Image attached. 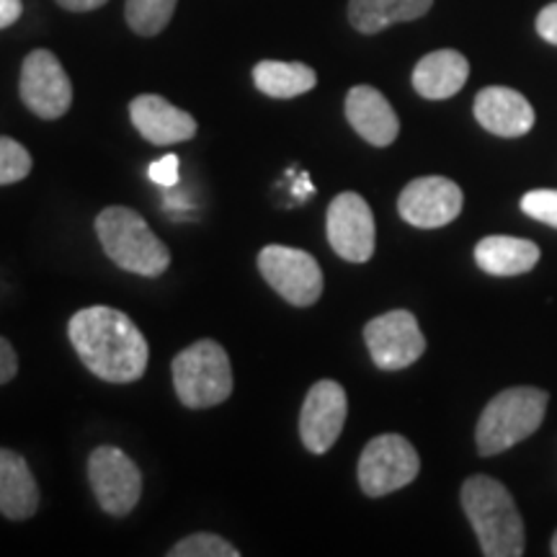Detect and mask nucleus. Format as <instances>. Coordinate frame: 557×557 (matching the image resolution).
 <instances>
[{"instance_id":"f257e3e1","label":"nucleus","mask_w":557,"mask_h":557,"mask_svg":"<svg viewBox=\"0 0 557 557\" xmlns=\"http://www.w3.org/2000/svg\"><path fill=\"white\" fill-rule=\"evenodd\" d=\"M67 336L83 364L103 382L129 385L148 369V341L122 310L107 305L83 308L70 318Z\"/></svg>"},{"instance_id":"f03ea898","label":"nucleus","mask_w":557,"mask_h":557,"mask_svg":"<svg viewBox=\"0 0 557 557\" xmlns=\"http://www.w3.org/2000/svg\"><path fill=\"white\" fill-rule=\"evenodd\" d=\"M462 508L485 557L524 555V521L504 483L487 475L468 478L462 485Z\"/></svg>"},{"instance_id":"7ed1b4c3","label":"nucleus","mask_w":557,"mask_h":557,"mask_svg":"<svg viewBox=\"0 0 557 557\" xmlns=\"http://www.w3.org/2000/svg\"><path fill=\"white\" fill-rule=\"evenodd\" d=\"M103 253L129 274L156 278L171 267V250L135 209L107 207L96 218Z\"/></svg>"},{"instance_id":"20e7f679","label":"nucleus","mask_w":557,"mask_h":557,"mask_svg":"<svg viewBox=\"0 0 557 557\" xmlns=\"http://www.w3.org/2000/svg\"><path fill=\"white\" fill-rule=\"evenodd\" d=\"M549 395L537 387H511L496 395L480 413L475 442L483 457L500 455L542 426Z\"/></svg>"},{"instance_id":"39448f33","label":"nucleus","mask_w":557,"mask_h":557,"mask_svg":"<svg viewBox=\"0 0 557 557\" xmlns=\"http://www.w3.org/2000/svg\"><path fill=\"white\" fill-rule=\"evenodd\" d=\"M173 387L186 408L205 410L225 403L233 395V367L218 341L201 338L186 346L171 361Z\"/></svg>"},{"instance_id":"423d86ee","label":"nucleus","mask_w":557,"mask_h":557,"mask_svg":"<svg viewBox=\"0 0 557 557\" xmlns=\"http://www.w3.org/2000/svg\"><path fill=\"white\" fill-rule=\"evenodd\" d=\"M421 459L400 434L374 436L359 457V485L369 498H382L413 483Z\"/></svg>"},{"instance_id":"0eeeda50","label":"nucleus","mask_w":557,"mask_h":557,"mask_svg":"<svg viewBox=\"0 0 557 557\" xmlns=\"http://www.w3.org/2000/svg\"><path fill=\"white\" fill-rule=\"evenodd\" d=\"M259 269L269 287L295 308H310L323 295V271L308 250L274 243L261 248Z\"/></svg>"},{"instance_id":"6e6552de","label":"nucleus","mask_w":557,"mask_h":557,"mask_svg":"<svg viewBox=\"0 0 557 557\" xmlns=\"http://www.w3.org/2000/svg\"><path fill=\"white\" fill-rule=\"evenodd\" d=\"M18 94L24 107L39 120H60L73 107V83L50 50H34L21 65Z\"/></svg>"},{"instance_id":"1a4fd4ad","label":"nucleus","mask_w":557,"mask_h":557,"mask_svg":"<svg viewBox=\"0 0 557 557\" xmlns=\"http://www.w3.org/2000/svg\"><path fill=\"white\" fill-rule=\"evenodd\" d=\"M88 480L109 517H127L143 496V472L116 447H96L90 451Z\"/></svg>"},{"instance_id":"9d476101","label":"nucleus","mask_w":557,"mask_h":557,"mask_svg":"<svg viewBox=\"0 0 557 557\" xmlns=\"http://www.w3.org/2000/svg\"><path fill=\"white\" fill-rule=\"evenodd\" d=\"M364 341L374 364L387 372L416 364L426 351V338L418 329L416 315L408 310H389L369 320L364 325Z\"/></svg>"},{"instance_id":"9b49d317","label":"nucleus","mask_w":557,"mask_h":557,"mask_svg":"<svg viewBox=\"0 0 557 557\" xmlns=\"http://www.w3.org/2000/svg\"><path fill=\"white\" fill-rule=\"evenodd\" d=\"M329 243L344 261L367 263L374 256V214L357 191H344L331 201L325 214Z\"/></svg>"},{"instance_id":"f8f14e48","label":"nucleus","mask_w":557,"mask_h":557,"mask_svg":"<svg viewBox=\"0 0 557 557\" xmlns=\"http://www.w3.org/2000/svg\"><path fill=\"white\" fill-rule=\"evenodd\" d=\"M348 413L346 389L336 380H320L308 389L299 413V438L312 455H325L338 442Z\"/></svg>"},{"instance_id":"ddd939ff","label":"nucleus","mask_w":557,"mask_h":557,"mask_svg":"<svg viewBox=\"0 0 557 557\" xmlns=\"http://www.w3.org/2000/svg\"><path fill=\"white\" fill-rule=\"evenodd\" d=\"M462 189L444 176H423L410 181L398 197V212L408 225L421 230L444 227L462 212Z\"/></svg>"},{"instance_id":"4468645a","label":"nucleus","mask_w":557,"mask_h":557,"mask_svg":"<svg viewBox=\"0 0 557 557\" xmlns=\"http://www.w3.org/2000/svg\"><path fill=\"white\" fill-rule=\"evenodd\" d=\"M129 120L139 135L152 145H160V148L186 143L197 135V120L189 111L173 107L169 99L158 94L137 96L129 103Z\"/></svg>"},{"instance_id":"2eb2a0df","label":"nucleus","mask_w":557,"mask_h":557,"mask_svg":"<svg viewBox=\"0 0 557 557\" xmlns=\"http://www.w3.org/2000/svg\"><path fill=\"white\" fill-rule=\"evenodd\" d=\"M472 111H475L480 127L498 137H524L537 122L532 103L519 90L504 86L480 90Z\"/></svg>"},{"instance_id":"dca6fc26","label":"nucleus","mask_w":557,"mask_h":557,"mask_svg":"<svg viewBox=\"0 0 557 557\" xmlns=\"http://www.w3.org/2000/svg\"><path fill=\"white\" fill-rule=\"evenodd\" d=\"M346 120L374 148H387L398 139L400 122L389 101L372 86H354L346 96Z\"/></svg>"},{"instance_id":"f3484780","label":"nucleus","mask_w":557,"mask_h":557,"mask_svg":"<svg viewBox=\"0 0 557 557\" xmlns=\"http://www.w3.org/2000/svg\"><path fill=\"white\" fill-rule=\"evenodd\" d=\"M39 508V485L26 459L0 447V513L11 521H26Z\"/></svg>"},{"instance_id":"a211bd4d","label":"nucleus","mask_w":557,"mask_h":557,"mask_svg":"<svg viewBox=\"0 0 557 557\" xmlns=\"http://www.w3.org/2000/svg\"><path fill=\"white\" fill-rule=\"evenodd\" d=\"M470 75V62L455 50H436L418 62L413 70V88L418 96L431 101H444L465 88Z\"/></svg>"},{"instance_id":"6ab92c4d","label":"nucleus","mask_w":557,"mask_h":557,"mask_svg":"<svg viewBox=\"0 0 557 557\" xmlns=\"http://www.w3.org/2000/svg\"><path fill=\"white\" fill-rule=\"evenodd\" d=\"M478 267L491 276H519L540 263L537 243L511 235H487L475 246Z\"/></svg>"},{"instance_id":"aec40b11","label":"nucleus","mask_w":557,"mask_h":557,"mask_svg":"<svg viewBox=\"0 0 557 557\" xmlns=\"http://www.w3.org/2000/svg\"><path fill=\"white\" fill-rule=\"evenodd\" d=\"M434 0H348V21L361 34H380L393 24L426 16Z\"/></svg>"},{"instance_id":"412c9836","label":"nucleus","mask_w":557,"mask_h":557,"mask_svg":"<svg viewBox=\"0 0 557 557\" xmlns=\"http://www.w3.org/2000/svg\"><path fill=\"white\" fill-rule=\"evenodd\" d=\"M253 83L261 94L271 96V99H295V96L315 88L318 75L305 62L263 60L253 67Z\"/></svg>"},{"instance_id":"4be33fe9","label":"nucleus","mask_w":557,"mask_h":557,"mask_svg":"<svg viewBox=\"0 0 557 557\" xmlns=\"http://www.w3.org/2000/svg\"><path fill=\"white\" fill-rule=\"evenodd\" d=\"M178 0H127L124 16L129 29L139 37H156L171 24Z\"/></svg>"},{"instance_id":"5701e85b","label":"nucleus","mask_w":557,"mask_h":557,"mask_svg":"<svg viewBox=\"0 0 557 557\" xmlns=\"http://www.w3.org/2000/svg\"><path fill=\"white\" fill-rule=\"evenodd\" d=\"M240 549L212 532H197L169 549V557H238Z\"/></svg>"},{"instance_id":"b1692460","label":"nucleus","mask_w":557,"mask_h":557,"mask_svg":"<svg viewBox=\"0 0 557 557\" xmlns=\"http://www.w3.org/2000/svg\"><path fill=\"white\" fill-rule=\"evenodd\" d=\"M32 156L24 145L11 137H0V186L18 184L32 173Z\"/></svg>"},{"instance_id":"393cba45","label":"nucleus","mask_w":557,"mask_h":557,"mask_svg":"<svg viewBox=\"0 0 557 557\" xmlns=\"http://www.w3.org/2000/svg\"><path fill=\"white\" fill-rule=\"evenodd\" d=\"M521 212H524L527 218L557 227V191L537 189L524 194V197H521Z\"/></svg>"},{"instance_id":"a878e982","label":"nucleus","mask_w":557,"mask_h":557,"mask_svg":"<svg viewBox=\"0 0 557 557\" xmlns=\"http://www.w3.org/2000/svg\"><path fill=\"white\" fill-rule=\"evenodd\" d=\"M150 178L156 181L158 186H176L178 184V156H165L156 160V163L150 165Z\"/></svg>"},{"instance_id":"bb28decb","label":"nucleus","mask_w":557,"mask_h":557,"mask_svg":"<svg viewBox=\"0 0 557 557\" xmlns=\"http://www.w3.org/2000/svg\"><path fill=\"white\" fill-rule=\"evenodd\" d=\"M18 374V357L16 348L11 346V341L0 336V385L11 382Z\"/></svg>"},{"instance_id":"cd10ccee","label":"nucleus","mask_w":557,"mask_h":557,"mask_svg":"<svg viewBox=\"0 0 557 557\" xmlns=\"http://www.w3.org/2000/svg\"><path fill=\"white\" fill-rule=\"evenodd\" d=\"M537 34L549 45L557 47V3H549L537 16Z\"/></svg>"},{"instance_id":"c85d7f7f","label":"nucleus","mask_w":557,"mask_h":557,"mask_svg":"<svg viewBox=\"0 0 557 557\" xmlns=\"http://www.w3.org/2000/svg\"><path fill=\"white\" fill-rule=\"evenodd\" d=\"M21 11H24L21 0H0V29H9V26L16 24Z\"/></svg>"},{"instance_id":"c756f323","label":"nucleus","mask_w":557,"mask_h":557,"mask_svg":"<svg viewBox=\"0 0 557 557\" xmlns=\"http://www.w3.org/2000/svg\"><path fill=\"white\" fill-rule=\"evenodd\" d=\"M109 0H58V5H62L65 11L73 13H86V11H96L101 5H107Z\"/></svg>"},{"instance_id":"7c9ffc66","label":"nucleus","mask_w":557,"mask_h":557,"mask_svg":"<svg viewBox=\"0 0 557 557\" xmlns=\"http://www.w3.org/2000/svg\"><path fill=\"white\" fill-rule=\"evenodd\" d=\"M553 555L557 557V532H555V537H553Z\"/></svg>"}]
</instances>
